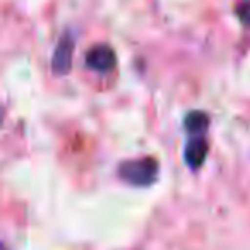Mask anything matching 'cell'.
<instances>
[{
    "instance_id": "1",
    "label": "cell",
    "mask_w": 250,
    "mask_h": 250,
    "mask_svg": "<svg viewBox=\"0 0 250 250\" xmlns=\"http://www.w3.org/2000/svg\"><path fill=\"white\" fill-rule=\"evenodd\" d=\"M160 165L154 158H141V160L125 161L118 168V175L124 182L136 187H147L158 178Z\"/></svg>"
},
{
    "instance_id": "2",
    "label": "cell",
    "mask_w": 250,
    "mask_h": 250,
    "mask_svg": "<svg viewBox=\"0 0 250 250\" xmlns=\"http://www.w3.org/2000/svg\"><path fill=\"white\" fill-rule=\"evenodd\" d=\"M74 48H76V42H74V36L70 31H67L62 38L57 43V48L53 52L52 59V69L57 76H65L67 72H70V67H72V55Z\"/></svg>"
},
{
    "instance_id": "3",
    "label": "cell",
    "mask_w": 250,
    "mask_h": 250,
    "mask_svg": "<svg viewBox=\"0 0 250 250\" xmlns=\"http://www.w3.org/2000/svg\"><path fill=\"white\" fill-rule=\"evenodd\" d=\"M86 65L96 72H110L117 65V55L113 48L108 45H96L87 50Z\"/></svg>"
},
{
    "instance_id": "4",
    "label": "cell",
    "mask_w": 250,
    "mask_h": 250,
    "mask_svg": "<svg viewBox=\"0 0 250 250\" xmlns=\"http://www.w3.org/2000/svg\"><path fill=\"white\" fill-rule=\"evenodd\" d=\"M208 149H209L208 141H206L204 137H202V136L192 137V139L187 143V146H185V151H184L185 163H187L190 168L202 167L206 156H208Z\"/></svg>"
},
{
    "instance_id": "5",
    "label": "cell",
    "mask_w": 250,
    "mask_h": 250,
    "mask_svg": "<svg viewBox=\"0 0 250 250\" xmlns=\"http://www.w3.org/2000/svg\"><path fill=\"white\" fill-rule=\"evenodd\" d=\"M185 129L187 132H192L195 136H202L206 129L209 125V117L204 113V111H192L185 117Z\"/></svg>"
},
{
    "instance_id": "6",
    "label": "cell",
    "mask_w": 250,
    "mask_h": 250,
    "mask_svg": "<svg viewBox=\"0 0 250 250\" xmlns=\"http://www.w3.org/2000/svg\"><path fill=\"white\" fill-rule=\"evenodd\" d=\"M238 19L245 26H250V0H242L235 9Z\"/></svg>"
}]
</instances>
